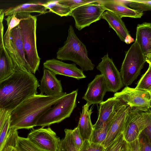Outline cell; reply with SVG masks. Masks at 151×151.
<instances>
[{
    "label": "cell",
    "instance_id": "cell-9",
    "mask_svg": "<svg viewBox=\"0 0 151 151\" xmlns=\"http://www.w3.org/2000/svg\"><path fill=\"white\" fill-rule=\"evenodd\" d=\"M105 11L101 5L97 1L86 4L75 9L71 11L69 16L73 17L76 27L80 31L101 19Z\"/></svg>",
    "mask_w": 151,
    "mask_h": 151
},
{
    "label": "cell",
    "instance_id": "cell-14",
    "mask_svg": "<svg viewBox=\"0 0 151 151\" xmlns=\"http://www.w3.org/2000/svg\"><path fill=\"white\" fill-rule=\"evenodd\" d=\"M44 68L47 69L56 75L65 76L79 80L86 78L83 71L78 68L75 63H65L54 58L46 60L43 64Z\"/></svg>",
    "mask_w": 151,
    "mask_h": 151
},
{
    "label": "cell",
    "instance_id": "cell-38",
    "mask_svg": "<svg viewBox=\"0 0 151 151\" xmlns=\"http://www.w3.org/2000/svg\"><path fill=\"white\" fill-rule=\"evenodd\" d=\"M10 112L0 108V131L5 121L10 115Z\"/></svg>",
    "mask_w": 151,
    "mask_h": 151
},
{
    "label": "cell",
    "instance_id": "cell-36",
    "mask_svg": "<svg viewBox=\"0 0 151 151\" xmlns=\"http://www.w3.org/2000/svg\"><path fill=\"white\" fill-rule=\"evenodd\" d=\"M138 139L140 151H151V140L142 132Z\"/></svg>",
    "mask_w": 151,
    "mask_h": 151
},
{
    "label": "cell",
    "instance_id": "cell-41",
    "mask_svg": "<svg viewBox=\"0 0 151 151\" xmlns=\"http://www.w3.org/2000/svg\"><path fill=\"white\" fill-rule=\"evenodd\" d=\"M151 125H150L146 127L142 131L150 140H151Z\"/></svg>",
    "mask_w": 151,
    "mask_h": 151
},
{
    "label": "cell",
    "instance_id": "cell-43",
    "mask_svg": "<svg viewBox=\"0 0 151 151\" xmlns=\"http://www.w3.org/2000/svg\"><path fill=\"white\" fill-rule=\"evenodd\" d=\"M11 151H19L15 146L13 147Z\"/></svg>",
    "mask_w": 151,
    "mask_h": 151
},
{
    "label": "cell",
    "instance_id": "cell-40",
    "mask_svg": "<svg viewBox=\"0 0 151 151\" xmlns=\"http://www.w3.org/2000/svg\"><path fill=\"white\" fill-rule=\"evenodd\" d=\"M4 33V26L3 21H0V56L4 48L3 37Z\"/></svg>",
    "mask_w": 151,
    "mask_h": 151
},
{
    "label": "cell",
    "instance_id": "cell-16",
    "mask_svg": "<svg viewBox=\"0 0 151 151\" xmlns=\"http://www.w3.org/2000/svg\"><path fill=\"white\" fill-rule=\"evenodd\" d=\"M138 44L146 62L151 64V23L138 24L135 40Z\"/></svg>",
    "mask_w": 151,
    "mask_h": 151
},
{
    "label": "cell",
    "instance_id": "cell-42",
    "mask_svg": "<svg viewBox=\"0 0 151 151\" xmlns=\"http://www.w3.org/2000/svg\"><path fill=\"white\" fill-rule=\"evenodd\" d=\"M4 15V11L3 9H0V21H3Z\"/></svg>",
    "mask_w": 151,
    "mask_h": 151
},
{
    "label": "cell",
    "instance_id": "cell-3",
    "mask_svg": "<svg viewBox=\"0 0 151 151\" xmlns=\"http://www.w3.org/2000/svg\"><path fill=\"white\" fill-rule=\"evenodd\" d=\"M68 33L63 45L57 52V59L73 61L83 71L93 70L95 65L88 57L86 46L78 38L72 26H69Z\"/></svg>",
    "mask_w": 151,
    "mask_h": 151
},
{
    "label": "cell",
    "instance_id": "cell-2",
    "mask_svg": "<svg viewBox=\"0 0 151 151\" xmlns=\"http://www.w3.org/2000/svg\"><path fill=\"white\" fill-rule=\"evenodd\" d=\"M39 85L34 74L15 70L0 81V108L11 112L25 99L37 94Z\"/></svg>",
    "mask_w": 151,
    "mask_h": 151
},
{
    "label": "cell",
    "instance_id": "cell-22",
    "mask_svg": "<svg viewBox=\"0 0 151 151\" xmlns=\"http://www.w3.org/2000/svg\"><path fill=\"white\" fill-rule=\"evenodd\" d=\"M48 12V11L42 4L37 2H32L9 7L4 11V15L7 16L22 12L30 14L32 12H37L40 14H45Z\"/></svg>",
    "mask_w": 151,
    "mask_h": 151
},
{
    "label": "cell",
    "instance_id": "cell-13",
    "mask_svg": "<svg viewBox=\"0 0 151 151\" xmlns=\"http://www.w3.org/2000/svg\"><path fill=\"white\" fill-rule=\"evenodd\" d=\"M27 138L39 147L47 151H59L60 139L48 127L33 129Z\"/></svg>",
    "mask_w": 151,
    "mask_h": 151
},
{
    "label": "cell",
    "instance_id": "cell-32",
    "mask_svg": "<svg viewBox=\"0 0 151 151\" xmlns=\"http://www.w3.org/2000/svg\"><path fill=\"white\" fill-rule=\"evenodd\" d=\"M60 4L69 7L72 11L75 9L82 5L90 3L97 2L95 0H58Z\"/></svg>",
    "mask_w": 151,
    "mask_h": 151
},
{
    "label": "cell",
    "instance_id": "cell-29",
    "mask_svg": "<svg viewBox=\"0 0 151 151\" xmlns=\"http://www.w3.org/2000/svg\"><path fill=\"white\" fill-rule=\"evenodd\" d=\"M135 88L151 92V64L142 75Z\"/></svg>",
    "mask_w": 151,
    "mask_h": 151
},
{
    "label": "cell",
    "instance_id": "cell-8",
    "mask_svg": "<svg viewBox=\"0 0 151 151\" xmlns=\"http://www.w3.org/2000/svg\"><path fill=\"white\" fill-rule=\"evenodd\" d=\"M150 125L151 110L144 111L130 108L122 133L124 139L128 143L135 140L141 132Z\"/></svg>",
    "mask_w": 151,
    "mask_h": 151
},
{
    "label": "cell",
    "instance_id": "cell-18",
    "mask_svg": "<svg viewBox=\"0 0 151 151\" xmlns=\"http://www.w3.org/2000/svg\"><path fill=\"white\" fill-rule=\"evenodd\" d=\"M105 11H109L121 18L129 17L140 18L143 15L142 12L133 10L127 6L120 1L115 0H98Z\"/></svg>",
    "mask_w": 151,
    "mask_h": 151
},
{
    "label": "cell",
    "instance_id": "cell-12",
    "mask_svg": "<svg viewBox=\"0 0 151 151\" xmlns=\"http://www.w3.org/2000/svg\"><path fill=\"white\" fill-rule=\"evenodd\" d=\"M101 59V61L96 68L104 77L107 91L116 93L124 86L120 72L108 53Z\"/></svg>",
    "mask_w": 151,
    "mask_h": 151
},
{
    "label": "cell",
    "instance_id": "cell-37",
    "mask_svg": "<svg viewBox=\"0 0 151 151\" xmlns=\"http://www.w3.org/2000/svg\"><path fill=\"white\" fill-rule=\"evenodd\" d=\"M72 133L75 144L77 149L79 150L83 144V141L77 126L74 129L72 130Z\"/></svg>",
    "mask_w": 151,
    "mask_h": 151
},
{
    "label": "cell",
    "instance_id": "cell-28",
    "mask_svg": "<svg viewBox=\"0 0 151 151\" xmlns=\"http://www.w3.org/2000/svg\"><path fill=\"white\" fill-rule=\"evenodd\" d=\"M128 142L124 139L122 133L105 148L104 151H128Z\"/></svg>",
    "mask_w": 151,
    "mask_h": 151
},
{
    "label": "cell",
    "instance_id": "cell-30",
    "mask_svg": "<svg viewBox=\"0 0 151 151\" xmlns=\"http://www.w3.org/2000/svg\"><path fill=\"white\" fill-rule=\"evenodd\" d=\"M130 8L134 10L143 12L150 10L151 0H126Z\"/></svg>",
    "mask_w": 151,
    "mask_h": 151
},
{
    "label": "cell",
    "instance_id": "cell-24",
    "mask_svg": "<svg viewBox=\"0 0 151 151\" xmlns=\"http://www.w3.org/2000/svg\"><path fill=\"white\" fill-rule=\"evenodd\" d=\"M48 12L54 13L61 17L69 15L72 10L68 6L59 3L58 0H50L43 4Z\"/></svg>",
    "mask_w": 151,
    "mask_h": 151
},
{
    "label": "cell",
    "instance_id": "cell-15",
    "mask_svg": "<svg viewBox=\"0 0 151 151\" xmlns=\"http://www.w3.org/2000/svg\"><path fill=\"white\" fill-rule=\"evenodd\" d=\"M107 88L103 76L96 75L88 85L82 99L86 100L90 106L91 104H99L102 102Z\"/></svg>",
    "mask_w": 151,
    "mask_h": 151
},
{
    "label": "cell",
    "instance_id": "cell-20",
    "mask_svg": "<svg viewBox=\"0 0 151 151\" xmlns=\"http://www.w3.org/2000/svg\"><path fill=\"white\" fill-rule=\"evenodd\" d=\"M119 101L118 98L114 96L99 104L98 118L96 123L93 125V129H99L109 122L114 115Z\"/></svg>",
    "mask_w": 151,
    "mask_h": 151
},
{
    "label": "cell",
    "instance_id": "cell-25",
    "mask_svg": "<svg viewBox=\"0 0 151 151\" xmlns=\"http://www.w3.org/2000/svg\"><path fill=\"white\" fill-rule=\"evenodd\" d=\"M65 136L60 140L59 151H79L74 142L72 129H66Z\"/></svg>",
    "mask_w": 151,
    "mask_h": 151
},
{
    "label": "cell",
    "instance_id": "cell-39",
    "mask_svg": "<svg viewBox=\"0 0 151 151\" xmlns=\"http://www.w3.org/2000/svg\"><path fill=\"white\" fill-rule=\"evenodd\" d=\"M128 151H140L138 139L130 142H128Z\"/></svg>",
    "mask_w": 151,
    "mask_h": 151
},
{
    "label": "cell",
    "instance_id": "cell-4",
    "mask_svg": "<svg viewBox=\"0 0 151 151\" xmlns=\"http://www.w3.org/2000/svg\"><path fill=\"white\" fill-rule=\"evenodd\" d=\"M22 19L19 24L20 28L25 58L31 73L35 74L38 70L40 58L36 44L37 17L30 14L20 13Z\"/></svg>",
    "mask_w": 151,
    "mask_h": 151
},
{
    "label": "cell",
    "instance_id": "cell-26",
    "mask_svg": "<svg viewBox=\"0 0 151 151\" xmlns=\"http://www.w3.org/2000/svg\"><path fill=\"white\" fill-rule=\"evenodd\" d=\"M15 147L19 151H47L36 145L27 138L18 136Z\"/></svg>",
    "mask_w": 151,
    "mask_h": 151
},
{
    "label": "cell",
    "instance_id": "cell-10",
    "mask_svg": "<svg viewBox=\"0 0 151 151\" xmlns=\"http://www.w3.org/2000/svg\"><path fill=\"white\" fill-rule=\"evenodd\" d=\"M114 97L129 105L131 108L146 111L151 110V92L126 86Z\"/></svg>",
    "mask_w": 151,
    "mask_h": 151
},
{
    "label": "cell",
    "instance_id": "cell-5",
    "mask_svg": "<svg viewBox=\"0 0 151 151\" xmlns=\"http://www.w3.org/2000/svg\"><path fill=\"white\" fill-rule=\"evenodd\" d=\"M4 47L14 65L15 70L31 73L27 61L20 28L17 25L3 36Z\"/></svg>",
    "mask_w": 151,
    "mask_h": 151
},
{
    "label": "cell",
    "instance_id": "cell-17",
    "mask_svg": "<svg viewBox=\"0 0 151 151\" xmlns=\"http://www.w3.org/2000/svg\"><path fill=\"white\" fill-rule=\"evenodd\" d=\"M102 18L108 23L109 27L116 32L120 39L127 44L134 41L131 37L122 18L109 11H105Z\"/></svg>",
    "mask_w": 151,
    "mask_h": 151
},
{
    "label": "cell",
    "instance_id": "cell-19",
    "mask_svg": "<svg viewBox=\"0 0 151 151\" xmlns=\"http://www.w3.org/2000/svg\"><path fill=\"white\" fill-rule=\"evenodd\" d=\"M56 75L52 71L44 68L38 87L40 94L45 93L46 95L50 96L63 92L61 81L57 78Z\"/></svg>",
    "mask_w": 151,
    "mask_h": 151
},
{
    "label": "cell",
    "instance_id": "cell-34",
    "mask_svg": "<svg viewBox=\"0 0 151 151\" xmlns=\"http://www.w3.org/2000/svg\"><path fill=\"white\" fill-rule=\"evenodd\" d=\"M104 145L93 143L89 140L84 141L79 151H104Z\"/></svg>",
    "mask_w": 151,
    "mask_h": 151
},
{
    "label": "cell",
    "instance_id": "cell-6",
    "mask_svg": "<svg viewBox=\"0 0 151 151\" xmlns=\"http://www.w3.org/2000/svg\"><path fill=\"white\" fill-rule=\"evenodd\" d=\"M78 89L66 94L58 103L50 108L39 119L36 126L44 127L59 123L69 117L76 106Z\"/></svg>",
    "mask_w": 151,
    "mask_h": 151
},
{
    "label": "cell",
    "instance_id": "cell-11",
    "mask_svg": "<svg viewBox=\"0 0 151 151\" xmlns=\"http://www.w3.org/2000/svg\"><path fill=\"white\" fill-rule=\"evenodd\" d=\"M130 109L129 105L119 100L114 115L109 122L108 132L103 145L105 148L122 133Z\"/></svg>",
    "mask_w": 151,
    "mask_h": 151
},
{
    "label": "cell",
    "instance_id": "cell-35",
    "mask_svg": "<svg viewBox=\"0 0 151 151\" xmlns=\"http://www.w3.org/2000/svg\"><path fill=\"white\" fill-rule=\"evenodd\" d=\"M22 19L20 13L7 16L5 18L8 26L7 31H10L18 25L21 20Z\"/></svg>",
    "mask_w": 151,
    "mask_h": 151
},
{
    "label": "cell",
    "instance_id": "cell-31",
    "mask_svg": "<svg viewBox=\"0 0 151 151\" xmlns=\"http://www.w3.org/2000/svg\"><path fill=\"white\" fill-rule=\"evenodd\" d=\"M18 136L17 130L9 129L8 137L1 151H11Z\"/></svg>",
    "mask_w": 151,
    "mask_h": 151
},
{
    "label": "cell",
    "instance_id": "cell-33",
    "mask_svg": "<svg viewBox=\"0 0 151 151\" xmlns=\"http://www.w3.org/2000/svg\"><path fill=\"white\" fill-rule=\"evenodd\" d=\"M9 127L10 115L6 120L0 131V151H1L6 142Z\"/></svg>",
    "mask_w": 151,
    "mask_h": 151
},
{
    "label": "cell",
    "instance_id": "cell-27",
    "mask_svg": "<svg viewBox=\"0 0 151 151\" xmlns=\"http://www.w3.org/2000/svg\"><path fill=\"white\" fill-rule=\"evenodd\" d=\"M109 124V123L99 129H93L89 141L93 143L103 145L108 132Z\"/></svg>",
    "mask_w": 151,
    "mask_h": 151
},
{
    "label": "cell",
    "instance_id": "cell-7",
    "mask_svg": "<svg viewBox=\"0 0 151 151\" xmlns=\"http://www.w3.org/2000/svg\"><path fill=\"white\" fill-rule=\"evenodd\" d=\"M138 44L135 41L126 52L120 72L124 86H128L140 74L146 62Z\"/></svg>",
    "mask_w": 151,
    "mask_h": 151
},
{
    "label": "cell",
    "instance_id": "cell-21",
    "mask_svg": "<svg viewBox=\"0 0 151 151\" xmlns=\"http://www.w3.org/2000/svg\"><path fill=\"white\" fill-rule=\"evenodd\" d=\"M90 105L87 103L82 107L78 127L83 141L89 140L93 130L91 116L92 113V107L89 109Z\"/></svg>",
    "mask_w": 151,
    "mask_h": 151
},
{
    "label": "cell",
    "instance_id": "cell-1",
    "mask_svg": "<svg viewBox=\"0 0 151 151\" xmlns=\"http://www.w3.org/2000/svg\"><path fill=\"white\" fill-rule=\"evenodd\" d=\"M66 94L63 92L49 96L40 93L27 98L10 112L9 129L33 128L40 118Z\"/></svg>",
    "mask_w": 151,
    "mask_h": 151
},
{
    "label": "cell",
    "instance_id": "cell-23",
    "mask_svg": "<svg viewBox=\"0 0 151 151\" xmlns=\"http://www.w3.org/2000/svg\"><path fill=\"white\" fill-rule=\"evenodd\" d=\"M15 71L12 60L4 48L0 56V81L9 77Z\"/></svg>",
    "mask_w": 151,
    "mask_h": 151
}]
</instances>
